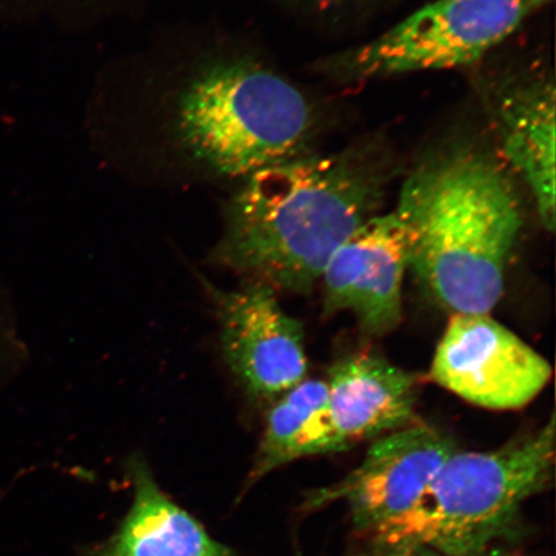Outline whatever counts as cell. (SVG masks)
I'll list each match as a JSON object with an SVG mask.
<instances>
[{"mask_svg": "<svg viewBox=\"0 0 556 556\" xmlns=\"http://www.w3.org/2000/svg\"><path fill=\"white\" fill-rule=\"evenodd\" d=\"M384 174L364 156L301 155L243 178L214 260L270 288L308 294L343 243L379 214Z\"/></svg>", "mask_w": 556, "mask_h": 556, "instance_id": "6da1fadb", "label": "cell"}, {"mask_svg": "<svg viewBox=\"0 0 556 556\" xmlns=\"http://www.w3.org/2000/svg\"><path fill=\"white\" fill-rule=\"evenodd\" d=\"M408 269L451 315L490 313L502 301L523 213L511 180L490 155L460 146L403 185Z\"/></svg>", "mask_w": 556, "mask_h": 556, "instance_id": "7a4b0ae2", "label": "cell"}, {"mask_svg": "<svg viewBox=\"0 0 556 556\" xmlns=\"http://www.w3.org/2000/svg\"><path fill=\"white\" fill-rule=\"evenodd\" d=\"M555 414L492 451L452 452L412 510L370 534L394 554L470 556L503 536L520 507L552 483Z\"/></svg>", "mask_w": 556, "mask_h": 556, "instance_id": "3957f363", "label": "cell"}, {"mask_svg": "<svg viewBox=\"0 0 556 556\" xmlns=\"http://www.w3.org/2000/svg\"><path fill=\"white\" fill-rule=\"evenodd\" d=\"M313 115L305 97L255 62L227 60L200 72L177 109V135L189 154L226 177L299 154Z\"/></svg>", "mask_w": 556, "mask_h": 556, "instance_id": "277c9868", "label": "cell"}, {"mask_svg": "<svg viewBox=\"0 0 556 556\" xmlns=\"http://www.w3.org/2000/svg\"><path fill=\"white\" fill-rule=\"evenodd\" d=\"M551 0H437L338 62L365 81L475 64Z\"/></svg>", "mask_w": 556, "mask_h": 556, "instance_id": "5b68a950", "label": "cell"}, {"mask_svg": "<svg viewBox=\"0 0 556 556\" xmlns=\"http://www.w3.org/2000/svg\"><path fill=\"white\" fill-rule=\"evenodd\" d=\"M552 377L548 361L490 313L451 315L430 367L438 386L493 412L523 408Z\"/></svg>", "mask_w": 556, "mask_h": 556, "instance_id": "8992f818", "label": "cell"}, {"mask_svg": "<svg viewBox=\"0 0 556 556\" xmlns=\"http://www.w3.org/2000/svg\"><path fill=\"white\" fill-rule=\"evenodd\" d=\"M456 450L455 441L443 430L416 421L375 440L356 469L311 492L303 509L311 513L344 503L354 527L370 536L413 509Z\"/></svg>", "mask_w": 556, "mask_h": 556, "instance_id": "52a82bcc", "label": "cell"}, {"mask_svg": "<svg viewBox=\"0 0 556 556\" xmlns=\"http://www.w3.org/2000/svg\"><path fill=\"white\" fill-rule=\"evenodd\" d=\"M220 324L225 359L243 391L270 402L307 379L304 331L269 285L252 280L224 291L205 283Z\"/></svg>", "mask_w": 556, "mask_h": 556, "instance_id": "ba28073f", "label": "cell"}, {"mask_svg": "<svg viewBox=\"0 0 556 556\" xmlns=\"http://www.w3.org/2000/svg\"><path fill=\"white\" fill-rule=\"evenodd\" d=\"M408 233L399 205L361 226L331 256L319 281L328 315L350 312L368 336L382 337L402 319Z\"/></svg>", "mask_w": 556, "mask_h": 556, "instance_id": "9c48e42d", "label": "cell"}, {"mask_svg": "<svg viewBox=\"0 0 556 556\" xmlns=\"http://www.w3.org/2000/svg\"><path fill=\"white\" fill-rule=\"evenodd\" d=\"M328 409L339 452L416 422L415 375L374 353H356L330 368Z\"/></svg>", "mask_w": 556, "mask_h": 556, "instance_id": "30bf717a", "label": "cell"}, {"mask_svg": "<svg viewBox=\"0 0 556 556\" xmlns=\"http://www.w3.org/2000/svg\"><path fill=\"white\" fill-rule=\"evenodd\" d=\"M504 156L525 180L542 226L555 229V89L532 80L506 90L497 108Z\"/></svg>", "mask_w": 556, "mask_h": 556, "instance_id": "8fae6325", "label": "cell"}, {"mask_svg": "<svg viewBox=\"0 0 556 556\" xmlns=\"http://www.w3.org/2000/svg\"><path fill=\"white\" fill-rule=\"evenodd\" d=\"M135 502L97 556H235L160 490L141 457L130 462Z\"/></svg>", "mask_w": 556, "mask_h": 556, "instance_id": "7c38bea8", "label": "cell"}, {"mask_svg": "<svg viewBox=\"0 0 556 556\" xmlns=\"http://www.w3.org/2000/svg\"><path fill=\"white\" fill-rule=\"evenodd\" d=\"M336 452L328 384L323 379H304L273 402L245 491L283 465Z\"/></svg>", "mask_w": 556, "mask_h": 556, "instance_id": "4fadbf2b", "label": "cell"}, {"mask_svg": "<svg viewBox=\"0 0 556 556\" xmlns=\"http://www.w3.org/2000/svg\"><path fill=\"white\" fill-rule=\"evenodd\" d=\"M391 556H441V555L417 553V554H394ZM470 556H516V555H484V553H483V554L470 555Z\"/></svg>", "mask_w": 556, "mask_h": 556, "instance_id": "5bb4252c", "label": "cell"}, {"mask_svg": "<svg viewBox=\"0 0 556 556\" xmlns=\"http://www.w3.org/2000/svg\"><path fill=\"white\" fill-rule=\"evenodd\" d=\"M313 3H317L319 5H332L344 2V0H311Z\"/></svg>", "mask_w": 556, "mask_h": 556, "instance_id": "9a60e30c", "label": "cell"}]
</instances>
